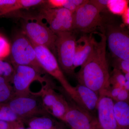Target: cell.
<instances>
[{
	"instance_id": "obj_1",
	"label": "cell",
	"mask_w": 129,
	"mask_h": 129,
	"mask_svg": "<svg viewBox=\"0 0 129 129\" xmlns=\"http://www.w3.org/2000/svg\"><path fill=\"white\" fill-rule=\"evenodd\" d=\"M100 36L99 41L95 42L91 55L76 75L79 84L94 91L99 96L111 87L106 58L107 37L104 33L100 34Z\"/></svg>"
},
{
	"instance_id": "obj_2",
	"label": "cell",
	"mask_w": 129,
	"mask_h": 129,
	"mask_svg": "<svg viewBox=\"0 0 129 129\" xmlns=\"http://www.w3.org/2000/svg\"><path fill=\"white\" fill-rule=\"evenodd\" d=\"M10 56L13 66H28L42 75L46 73L38 62L32 42L22 31L17 33L13 40Z\"/></svg>"
},
{
	"instance_id": "obj_3",
	"label": "cell",
	"mask_w": 129,
	"mask_h": 129,
	"mask_svg": "<svg viewBox=\"0 0 129 129\" xmlns=\"http://www.w3.org/2000/svg\"><path fill=\"white\" fill-rule=\"evenodd\" d=\"M19 117L25 122L32 118L48 115L39 94L15 96L7 103Z\"/></svg>"
},
{
	"instance_id": "obj_4",
	"label": "cell",
	"mask_w": 129,
	"mask_h": 129,
	"mask_svg": "<svg viewBox=\"0 0 129 129\" xmlns=\"http://www.w3.org/2000/svg\"><path fill=\"white\" fill-rule=\"evenodd\" d=\"M31 42L36 52L37 60L42 68L46 73L58 81L72 98L74 93V87L71 85L65 78L56 57L47 47Z\"/></svg>"
},
{
	"instance_id": "obj_5",
	"label": "cell",
	"mask_w": 129,
	"mask_h": 129,
	"mask_svg": "<svg viewBox=\"0 0 129 129\" xmlns=\"http://www.w3.org/2000/svg\"><path fill=\"white\" fill-rule=\"evenodd\" d=\"M56 35L55 46L58 64L63 73L73 74L75 70L74 61L77 41L76 36L73 31Z\"/></svg>"
},
{
	"instance_id": "obj_6",
	"label": "cell",
	"mask_w": 129,
	"mask_h": 129,
	"mask_svg": "<svg viewBox=\"0 0 129 129\" xmlns=\"http://www.w3.org/2000/svg\"><path fill=\"white\" fill-rule=\"evenodd\" d=\"M22 32L30 41L49 49L56 57L55 42L57 36L41 19L26 21L22 25Z\"/></svg>"
},
{
	"instance_id": "obj_7",
	"label": "cell",
	"mask_w": 129,
	"mask_h": 129,
	"mask_svg": "<svg viewBox=\"0 0 129 129\" xmlns=\"http://www.w3.org/2000/svg\"><path fill=\"white\" fill-rule=\"evenodd\" d=\"M13 67L14 73L11 83L16 96L27 95L32 93L29 88L34 81H39L42 84L46 83L48 80L32 67L22 65H13Z\"/></svg>"
},
{
	"instance_id": "obj_8",
	"label": "cell",
	"mask_w": 129,
	"mask_h": 129,
	"mask_svg": "<svg viewBox=\"0 0 129 129\" xmlns=\"http://www.w3.org/2000/svg\"><path fill=\"white\" fill-rule=\"evenodd\" d=\"M39 19H44L55 34L74 30V13L66 8H42Z\"/></svg>"
},
{
	"instance_id": "obj_9",
	"label": "cell",
	"mask_w": 129,
	"mask_h": 129,
	"mask_svg": "<svg viewBox=\"0 0 129 129\" xmlns=\"http://www.w3.org/2000/svg\"><path fill=\"white\" fill-rule=\"evenodd\" d=\"M101 12L90 1H88L74 13V30L83 33L93 32L102 23Z\"/></svg>"
},
{
	"instance_id": "obj_10",
	"label": "cell",
	"mask_w": 129,
	"mask_h": 129,
	"mask_svg": "<svg viewBox=\"0 0 129 129\" xmlns=\"http://www.w3.org/2000/svg\"><path fill=\"white\" fill-rule=\"evenodd\" d=\"M109 48L115 58L129 61V33L117 25L108 26L106 35Z\"/></svg>"
},
{
	"instance_id": "obj_11",
	"label": "cell",
	"mask_w": 129,
	"mask_h": 129,
	"mask_svg": "<svg viewBox=\"0 0 129 129\" xmlns=\"http://www.w3.org/2000/svg\"><path fill=\"white\" fill-rule=\"evenodd\" d=\"M63 121L72 129H102L98 118L78 106H70Z\"/></svg>"
},
{
	"instance_id": "obj_12",
	"label": "cell",
	"mask_w": 129,
	"mask_h": 129,
	"mask_svg": "<svg viewBox=\"0 0 129 129\" xmlns=\"http://www.w3.org/2000/svg\"><path fill=\"white\" fill-rule=\"evenodd\" d=\"M72 98L78 106L91 114L97 110L99 95L85 86L79 84L74 87Z\"/></svg>"
},
{
	"instance_id": "obj_13",
	"label": "cell",
	"mask_w": 129,
	"mask_h": 129,
	"mask_svg": "<svg viewBox=\"0 0 129 129\" xmlns=\"http://www.w3.org/2000/svg\"><path fill=\"white\" fill-rule=\"evenodd\" d=\"M114 102L107 96H99L97 110L99 121L102 129H118L114 117Z\"/></svg>"
},
{
	"instance_id": "obj_14",
	"label": "cell",
	"mask_w": 129,
	"mask_h": 129,
	"mask_svg": "<svg viewBox=\"0 0 129 129\" xmlns=\"http://www.w3.org/2000/svg\"><path fill=\"white\" fill-rule=\"evenodd\" d=\"M96 40L92 36H83L76 41L74 61V69L81 66L91 55Z\"/></svg>"
},
{
	"instance_id": "obj_15",
	"label": "cell",
	"mask_w": 129,
	"mask_h": 129,
	"mask_svg": "<svg viewBox=\"0 0 129 129\" xmlns=\"http://www.w3.org/2000/svg\"><path fill=\"white\" fill-rule=\"evenodd\" d=\"M113 110L118 129H129V103L114 102Z\"/></svg>"
},
{
	"instance_id": "obj_16",
	"label": "cell",
	"mask_w": 129,
	"mask_h": 129,
	"mask_svg": "<svg viewBox=\"0 0 129 129\" xmlns=\"http://www.w3.org/2000/svg\"><path fill=\"white\" fill-rule=\"evenodd\" d=\"M25 122L32 129H61L56 127L54 120L48 115L35 117Z\"/></svg>"
},
{
	"instance_id": "obj_17",
	"label": "cell",
	"mask_w": 129,
	"mask_h": 129,
	"mask_svg": "<svg viewBox=\"0 0 129 129\" xmlns=\"http://www.w3.org/2000/svg\"><path fill=\"white\" fill-rule=\"evenodd\" d=\"M11 83L0 76V104H7L15 96L14 88Z\"/></svg>"
},
{
	"instance_id": "obj_18",
	"label": "cell",
	"mask_w": 129,
	"mask_h": 129,
	"mask_svg": "<svg viewBox=\"0 0 129 129\" xmlns=\"http://www.w3.org/2000/svg\"><path fill=\"white\" fill-rule=\"evenodd\" d=\"M69 107V104L65 98L61 95L55 104L51 108L49 111V113L63 121Z\"/></svg>"
},
{
	"instance_id": "obj_19",
	"label": "cell",
	"mask_w": 129,
	"mask_h": 129,
	"mask_svg": "<svg viewBox=\"0 0 129 129\" xmlns=\"http://www.w3.org/2000/svg\"><path fill=\"white\" fill-rule=\"evenodd\" d=\"M19 10L18 0H0V18L11 16Z\"/></svg>"
},
{
	"instance_id": "obj_20",
	"label": "cell",
	"mask_w": 129,
	"mask_h": 129,
	"mask_svg": "<svg viewBox=\"0 0 129 129\" xmlns=\"http://www.w3.org/2000/svg\"><path fill=\"white\" fill-rule=\"evenodd\" d=\"M128 0H109L107 8L113 14L122 16L129 7Z\"/></svg>"
},
{
	"instance_id": "obj_21",
	"label": "cell",
	"mask_w": 129,
	"mask_h": 129,
	"mask_svg": "<svg viewBox=\"0 0 129 129\" xmlns=\"http://www.w3.org/2000/svg\"><path fill=\"white\" fill-rule=\"evenodd\" d=\"M0 120L13 123L23 121L7 104H0Z\"/></svg>"
},
{
	"instance_id": "obj_22",
	"label": "cell",
	"mask_w": 129,
	"mask_h": 129,
	"mask_svg": "<svg viewBox=\"0 0 129 129\" xmlns=\"http://www.w3.org/2000/svg\"><path fill=\"white\" fill-rule=\"evenodd\" d=\"M14 73V68L12 64L4 60L0 59V76L11 81Z\"/></svg>"
},
{
	"instance_id": "obj_23",
	"label": "cell",
	"mask_w": 129,
	"mask_h": 129,
	"mask_svg": "<svg viewBox=\"0 0 129 129\" xmlns=\"http://www.w3.org/2000/svg\"><path fill=\"white\" fill-rule=\"evenodd\" d=\"M126 81L124 74L120 70L114 68L112 75L110 76V84L114 87L123 88Z\"/></svg>"
},
{
	"instance_id": "obj_24",
	"label": "cell",
	"mask_w": 129,
	"mask_h": 129,
	"mask_svg": "<svg viewBox=\"0 0 129 129\" xmlns=\"http://www.w3.org/2000/svg\"><path fill=\"white\" fill-rule=\"evenodd\" d=\"M11 45L7 39L0 34V59L4 60L10 56Z\"/></svg>"
},
{
	"instance_id": "obj_25",
	"label": "cell",
	"mask_w": 129,
	"mask_h": 129,
	"mask_svg": "<svg viewBox=\"0 0 129 129\" xmlns=\"http://www.w3.org/2000/svg\"><path fill=\"white\" fill-rule=\"evenodd\" d=\"M46 2L45 0H18L19 9H28L34 7L44 6Z\"/></svg>"
},
{
	"instance_id": "obj_26",
	"label": "cell",
	"mask_w": 129,
	"mask_h": 129,
	"mask_svg": "<svg viewBox=\"0 0 129 129\" xmlns=\"http://www.w3.org/2000/svg\"><path fill=\"white\" fill-rule=\"evenodd\" d=\"M114 68L124 74L129 73V61L115 58L114 62Z\"/></svg>"
},
{
	"instance_id": "obj_27",
	"label": "cell",
	"mask_w": 129,
	"mask_h": 129,
	"mask_svg": "<svg viewBox=\"0 0 129 129\" xmlns=\"http://www.w3.org/2000/svg\"><path fill=\"white\" fill-rule=\"evenodd\" d=\"M67 0H47L44 5V8L58 9L64 7Z\"/></svg>"
},
{
	"instance_id": "obj_28",
	"label": "cell",
	"mask_w": 129,
	"mask_h": 129,
	"mask_svg": "<svg viewBox=\"0 0 129 129\" xmlns=\"http://www.w3.org/2000/svg\"><path fill=\"white\" fill-rule=\"evenodd\" d=\"M109 0H92L90 1L93 5H94L100 12L103 11L107 8V5Z\"/></svg>"
},
{
	"instance_id": "obj_29",
	"label": "cell",
	"mask_w": 129,
	"mask_h": 129,
	"mask_svg": "<svg viewBox=\"0 0 129 129\" xmlns=\"http://www.w3.org/2000/svg\"><path fill=\"white\" fill-rule=\"evenodd\" d=\"M63 8H66L74 13L79 7L74 3L73 0H67V3L65 4Z\"/></svg>"
},
{
	"instance_id": "obj_30",
	"label": "cell",
	"mask_w": 129,
	"mask_h": 129,
	"mask_svg": "<svg viewBox=\"0 0 129 129\" xmlns=\"http://www.w3.org/2000/svg\"><path fill=\"white\" fill-rule=\"evenodd\" d=\"M17 123H10L0 120V129H14Z\"/></svg>"
},
{
	"instance_id": "obj_31",
	"label": "cell",
	"mask_w": 129,
	"mask_h": 129,
	"mask_svg": "<svg viewBox=\"0 0 129 129\" xmlns=\"http://www.w3.org/2000/svg\"><path fill=\"white\" fill-rule=\"evenodd\" d=\"M122 16L124 23L126 25H129V7H128Z\"/></svg>"
},
{
	"instance_id": "obj_32",
	"label": "cell",
	"mask_w": 129,
	"mask_h": 129,
	"mask_svg": "<svg viewBox=\"0 0 129 129\" xmlns=\"http://www.w3.org/2000/svg\"><path fill=\"white\" fill-rule=\"evenodd\" d=\"M23 122L22 121L17 122L14 129H26L24 127Z\"/></svg>"
},
{
	"instance_id": "obj_33",
	"label": "cell",
	"mask_w": 129,
	"mask_h": 129,
	"mask_svg": "<svg viewBox=\"0 0 129 129\" xmlns=\"http://www.w3.org/2000/svg\"><path fill=\"white\" fill-rule=\"evenodd\" d=\"M126 79V80L129 82V73L124 74Z\"/></svg>"
},
{
	"instance_id": "obj_34",
	"label": "cell",
	"mask_w": 129,
	"mask_h": 129,
	"mask_svg": "<svg viewBox=\"0 0 129 129\" xmlns=\"http://www.w3.org/2000/svg\"><path fill=\"white\" fill-rule=\"evenodd\" d=\"M26 129H32V128H30V127H28V128H26Z\"/></svg>"
}]
</instances>
